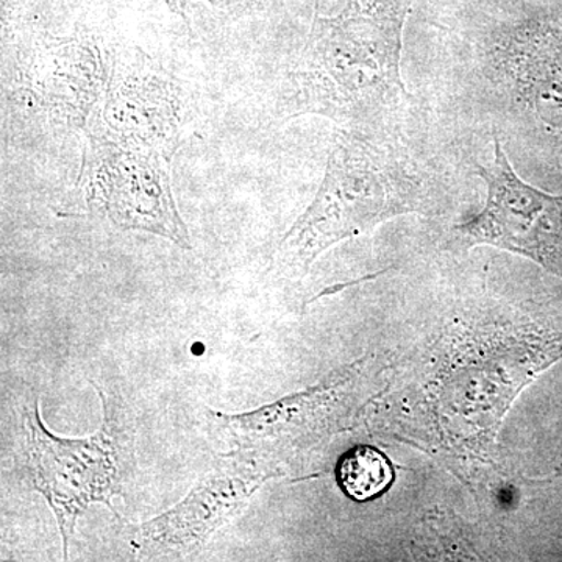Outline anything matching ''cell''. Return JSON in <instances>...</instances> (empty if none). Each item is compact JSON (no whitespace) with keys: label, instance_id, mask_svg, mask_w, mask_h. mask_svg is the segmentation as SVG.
Returning a JSON list of instances; mask_svg holds the SVG:
<instances>
[{"label":"cell","instance_id":"cell-1","mask_svg":"<svg viewBox=\"0 0 562 562\" xmlns=\"http://www.w3.org/2000/svg\"><path fill=\"white\" fill-rule=\"evenodd\" d=\"M412 2L349 0L336 16L317 14L291 74V113L357 127L405 105L402 35Z\"/></svg>","mask_w":562,"mask_h":562},{"label":"cell","instance_id":"cell-2","mask_svg":"<svg viewBox=\"0 0 562 562\" xmlns=\"http://www.w3.org/2000/svg\"><path fill=\"white\" fill-rule=\"evenodd\" d=\"M420 206L419 183L391 147L336 131L319 191L281 238L277 260L305 271L335 244Z\"/></svg>","mask_w":562,"mask_h":562},{"label":"cell","instance_id":"cell-3","mask_svg":"<svg viewBox=\"0 0 562 562\" xmlns=\"http://www.w3.org/2000/svg\"><path fill=\"white\" fill-rule=\"evenodd\" d=\"M77 194L122 231L161 236L191 249L171 184V160L161 154L111 138L95 125L85 131Z\"/></svg>","mask_w":562,"mask_h":562},{"label":"cell","instance_id":"cell-4","mask_svg":"<svg viewBox=\"0 0 562 562\" xmlns=\"http://www.w3.org/2000/svg\"><path fill=\"white\" fill-rule=\"evenodd\" d=\"M24 427L33 487L49 502L68 554L74 527L81 514L92 503L110 506L111 498L120 494V449L106 420L91 438L65 439L52 435L41 420L38 402L25 409Z\"/></svg>","mask_w":562,"mask_h":562},{"label":"cell","instance_id":"cell-5","mask_svg":"<svg viewBox=\"0 0 562 562\" xmlns=\"http://www.w3.org/2000/svg\"><path fill=\"white\" fill-rule=\"evenodd\" d=\"M190 121L179 81L143 52L109 54V80L90 124L111 138L172 160Z\"/></svg>","mask_w":562,"mask_h":562},{"label":"cell","instance_id":"cell-6","mask_svg":"<svg viewBox=\"0 0 562 562\" xmlns=\"http://www.w3.org/2000/svg\"><path fill=\"white\" fill-rule=\"evenodd\" d=\"M487 187L482 213L457 227L469 246L484 244L524 255L562 276V195L525 183L495 139L494 161L476 169Z\"/></svg>","mask_w":562,"mask_h":562},{"label":"cell","instance_id":"cell-7","mask_svg":"<svg viewBox=\"0 0 562 562\" xmlns=\"http://www.w3.org/2000/svg\"><path fill=\"white\" fill-rule=\"evenodd\" d=\"M109 55L85 36H43L18 61V88L52 124L87 131L105 94Z\"/></svg>","mask_w":562,"mask_h":562},{"label":"cell","instance_id":"cell-8","mask_svg":"<svg viewBox=\"0 0 562 562\" xmlns=\"http://www.w3.org/2000/svg\"><path fill=\"white\" fill-rule=\"evenodd\" d=\"M269 476H273L271 472L255 468L227 469L206 476L179 505L140 525L138 542L155 553L198 552L246 508Z\"/></svg>","mask_w":562,"mask_h":562},{"label":"cell","instance_id":"cell-9","mask_svg":"<svg viewBox=\"0 0 562 562\" xmlns=\"http://www.w3.org/2000/svg\"><path fill=\"white\" fill-rule=\"evenodd\" d=\"M349 384V380L338 376L258 412L216 416L236 446L246 452L294 450L295 446L312 443L330 432L344 412Z\"/></svg>","mask_w":562,"mask_h":562},{"label":"cell","instance_id":"cell-10","mask_svg":"<svg viewBox=\"0 0 562 562\" xmlns=\"http://www.w3.org/2000/svg\"><path fill=\"white\" fill-rule=\"evenodd\" d=\"M342 491L357 502L379 497L394 482L390 460L373 447H355L338 465Z\"/></svg>","mask_w":562,"mask_h":562},{"label":"cell","instance_id":"cell-11","mask_svg":"<svg viewBox=\"0 0 562 562\" xmlns=\"http://www.w3.org/2000/svg\"><path fill=\"white\" fill-rule=\"evenodd\" d=\"M195 2H206L231 13H246V10L254 5V0H166L172 13L179 14L184 21L188 20V10Z\"/></svg>","mask_w":562,"mask_h":562}]
</instances>
